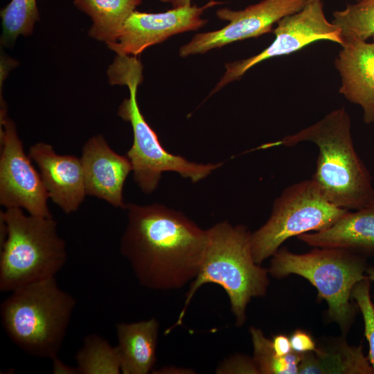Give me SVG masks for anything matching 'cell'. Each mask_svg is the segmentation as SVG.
Returning <instances> with one entry per match:
<instances>
[{
    "label": "cell",
    "instance_id": "8",
    "mask_svg": "<svg viewBox=\"0 0 374 374\" xmlns=\"http://www.w3.org/2000/svg\"><path fill=\"white\" fill-rule=\"evenodd\" d=\"M348 211L328 202L312 179L287 187L275 199L268 220L251 233L254 261L260 265L286 240L327 229Z\"/></svg>",
    "mask_w": 374,
    "mask_h": 374
},
{
    "label": "cell",
    "instance_id": "18",
    "mask_svg": "<svg viewBox=\"0 0 374 374\" xmlns=\"http://www.w3.org/2000/svg\"><path fill=\"white\" fill-rule=\"evenodd\" d=\"M159 323L152 318L116 325L121 373L147 374L154 366Z\"/></svg>",
    "mask_w": 374,
    "mask_h": 374
},
{
    "label": "cell",
    "instance_id": "22",
    "mask_svg": "<svg viewBox=\"0 0 374 374\" xmlns=\"http://www.w3.org/2000/svg\"><path fill=\"white\" fill-rule=\"evenodd\" d=\"M253 347V361L260 374H297L302 354L292 351L280 357L274 351L271 339L260 329H249Z\"/></svg>",
    "mask_w": 374,
    "mask_h": 374
},
{
    "label": "cell",
    "instance_id": "4",
    "mask_svg": "<svg viewBox=\"0 0 374 374\" xmlns=\"http://www.w3.org/2000/svg\"><path fill=\"white\" fill-rule=\"evenodd\" d=\"M142 72V64L136 56L126 55H117L107 70L111 84L125 85L130 91V97L119 106L118 114L132 127L133 143L126 156L132 163L135 182L143 193H151L164 172H177L193 183L207 177L222 163H197L168 152L144 118L136 98Z\"/></svg>",
    "mask_w": 374,
    "mask_h": 374
},
{
    "label": "cell",
    "instance_id": "12",
    "mask_svg": "<svg viewBox=\"0 0 374 374\" xmlns=\"http://www.w3.org/2000/svg\"><path fill=\"white\" fill-rule=\"evenodd\" d=\"M221 3L211 0L201 7L189 5L158 13L134 10L124 24L116 42L107 47L117 55L136 56L146 48L174 35L203 27L207 20L201 18L202 13Z\"/></svg>",
    "mask_w": 374,
    "mask_h": 374
},
{
    "label": "cell",
    "instance_id": "10",
    "mask_svg": "<svg viewBox=\"0 0 374 374\" xmlns=\"http://www.w3.org/2000/svg\"><path fill=\"white\" fill-rule=\"evenodd\" d=\"M0 204L6 208H24L30 215L52 217L49 195L42 179L23 148L15 125L1 109L0 114Z\"/></svg>",
    "mask_w": 374,
    "mask_h": 374
},
{
    "label": "cell",
    "instance_id": "15",
    "mask_svg": "<svg viewBox=\"0 0 374 374\" xmlns=\"http://www.w3.org/2000/svg\"><path fill=\"white\" fill-rule=\"evenodd\" d=\"M335 66L341 78L339 93L362 108L365 123H374V42H345Z\"/></svg>",
    "mask_w": 374,
    "mask_h": 374
},
{
    "label": "cell",
    "instance_id": "29",
    "mask_svg": "<svg viewBox=\"0 0 374 374\" xmlns=\"http://www.w3.org/2000/svg\"><path fill=\"white\" fill-rule=\"evenodd\" d=\"M164 3H170L173 8H179L186 6H189L190 4V0H160Z\"/></svg>",
    "mask_w": 374,
    "mask_h": 374
},
{
    "label": "cell",
    "instance_id": "30",
    "mask_svg": "<svg viewBox=\"0 0 374 374\" xmlns=\"http://www.w3.org/2000/svg\"><path fill=\"white\" fill-rule=\"evenodd\" d=\"M366 276L368 277V278L371 281H374V268L373 267H368L366 270Z\"/></svg>",
    "mask_w": 374,
    "mask_h": 374
},
{
    "label": "cell",
    "instance_id": "32",
    "mask_svg": "<svg viewBox=\"0 0 374 374\" xmlns=\"http://www.w3.org/2000/svg\"><path fill=\"white\" fill-rule=\"evenodd\" d=\"M372 41L374 42V36L372 37Z\"/></svg>",
    "mask_w": 374,
    "mask_h": 374
},
{
    "label": "cell",
    "instance_id": "16",
    "mask_svg": "<svg viewBox=\"0 0 374 374\" xmlns=\"http://www.w3.org/2000/svg\"><path fill=\"white\" fill-rule=\"evenodd\" d=\"M297 237L314 247L341 248L371 256L374 253V205L348 210L327 229Z\"/></svg>",
    "mask_w": 374,
    "mask_h": 374
},
{
    "label": "cell",
    "instance_id": "28",
    "mask_svg": "<svg viewBox=\"0 0 374 374\" xmlns=\"http://www.w3.org/2000/svg\"><path fill=\"white\" fill-rule=\"evenodd\" d=\"M53 365V373H78L77 368H71L65 365L57 357L52 359Z\"/></svg>",
    "mask_w": 374,
    "mask_h": 374
},
{
    "label": "cell",
    "instance_id": "27",
    "mask_svg": "<svg viewBox=\"0 0 374 374\" xmlns=\"http://www.w3.org/2000/svg\"><path fill=\"white\" fill-rule=\"evenodd\" d=\"M271 341L274 351L280 357L285 356L293 351L290 337L285 335H276L272 338Z\"/></svg>",
    "mask_w": 374,
    "mask_h": 374
},
{
    "label": "cell",
    "instance_id": "23",
    "mask_svg": "<svg viewBox=\"0 0 374 374\" xmlns=\"http://www.w3.org/2000/svg\"><path fill=\"white\" fill-rule=\"evenodd\" d=\"M3 33L1 43H13L22 35H30L35 23L39 19L36 0H12L1 9Z\"/></svg>",
    "mask_w": 374,
    "mask_h": 374
},
{
    "label": "cell",
    "instance_id": "3",
    "mask_svg": "<svg viewBox=\"0 0 374 374\" xmlns=\"http://www.w3.org/2000/svg\"><path fill=\"white\" fill-rule=\"evenodd\" d=\"M208 231V242L199 271L190 283L177 321L166 333L181 324L188 304L203 285L215 283L224 289L238 327L246 321V309L251 299L267 293L269 271L253 260L248 229L224 221Z\"/></svg>",
    "mask_w": 374,
    "mask_h": 374
},
{
    "label": "cell",
    "instance_id": "5",
    "mask_svg": "<svg viewBox=\"0 0 374 374\" xmlns=\"http://www.w3.org/2000/svg\"><path fill=\"white\" fill-rule=\"evenodd\" d=\"M75 305V298L52 278L11 292L1 305V323L24 352L52 359L62 347Z\"/></svg>",
    "mask_w": 374,
    "mask_h": 374
},
{
    "label": "cell",
    "instance_id": "20",
    "mask_svg": "<svg viewBox=\"0 0 374 374\" xmlns=\"http://www.w3.org/2000/svg\"><path fill=\"white\" fill-rule=\"evenodd\" d=\"M75 359L78 373H121L117 346H112L105 339L96 335H90L84 338Z\"/></svg>",
    "mask_w": 374,
    "mask_h": 374
},
{
    "label": "cell",
    "instance_id": "11",
    "mask_svg": "<svg viewBox=\"0 0 374 374\" xmlns=\"http://www.w3.org/2000/svg\"><path fill=\"white\" fill-rule=\"evenodd\" d=\"M308 0H262L241 10L219 9L220 19L229 21L222 29L199 33L179 50L181 57L204 53L228 44L270 33L285 16L301 10Z\"/></svg>",
    "mask_w": 374,
    "mask_h": 374
},
{
    "label": "cell",
    "instance_id": "21",
    "mask_svg": "<svg viewBox=\"0 0 374 374\" xmlns=\"http://www.w3.org/2000/svg\"><path fill=\"white\" fill-rule=\"evenodd\" d=\"M332 16V22L340 28L344 44L353 39L367 41L374 36V0L348 3Z\"/></svg>",
    "mask_w": 374,
    "mask_h": 374
},
{
    "label": "cell",
    "instance_id": "2",
    "mask_svg": "<svg viewBox=\"0 0 374 374\" xmlns=\"http://www.w3.org/2000/svg\"><path fill=\"white\" fill-rule=\"evenodd\" d=\"M310 141L319 149L312 179L331 204L347 210L374 205L372 177L357 154L351 122L344 107L333 109L317 123L276 142L261 146H293Z\"/></svg>",
    "mask_w": 374,
    "mask_h": 374
},
{
    "label": "cell",
    "instance_id": "6",
    "mask_svg": "<svg viewBox=\"0 0 374 374\" xmlns=\"http://www.w3.org/2000/svg\"><path fill=\"white\" fill-rule=\"evenodd\" d=\"M0 290L55 278L66 261L64 240L53 217L24 215L21 208L1 212Z\"/></svg>",
    "mask_w": 374,
    "mask_h": 374
},
{
    "label": "cell",
    "instance_id": "31",
    "mask_svg": "<svg viewBox=\"0 0 374 374\" xmlns=\"http://www.w3.org/2000/svg\"><path fill=\"white\" fill-rule=\"evenodd\" d=\"M355 2H359V1H364V0H355Z\"/></svg>",
    "mask_w": 374,
    "mask_h": 374
},
{
    "label": "cell",
    "instance_id": "9",
    "mask_svg": "<svg viewBox=\"0 0 374 374\" xmlns=\"http://www.w3.org/2000/svg\"><path fill=\"white\" fill-rule=\"evenodd\" d=\"M276 25L274 30L275 39L269 46L252 57L225 64L226 72L212 93L262 61L294 53L321 40L341 46L344 44L340 28L326 19L322 0H308L301 10L284 17Z\"/></svg>",
    "mask_w": 374,
    "mask_h": 374
},
{
    "label": "cell",
    "instance_id": "14",
    "mask_svg": "<svg viewBox=\"0 0 374 374\" xmlns=\"http://www.w3.org/2000/svg\"><path fill=\"white\" fill-rule=\"evenodd\" d=\"M28 156L39 168L49 198L66 213L77 211L87 195L80 159L57 154L45 143L32 145Z\"/></svg>",
    "mask_w": 374,
    "mask_h": 374
},
{
    "label": "cell",
    "instance_id": "25",
    "mask_svg": "<svg viewBox=\"0 0 374 374\" xmlns=\"http://www.w3.org/2000/svg\"><path fill=\"white\" fill-rule=\"evenodd\" d=\"M218 373H259L253 361L244 355H235L226 360L217 370Z\"/></svg>",
    "mask_w": 374,
    "mask_h": 374
},
{
    "label": "cell",
    "instance_id": "13",
    "mask_svg": "<svg viewBox=\"0 0 374 374\" xmlns=\"http://www.w3.org/2000/svg\"><path fill=\"white\" fill-rule=\"evenodd\" d=\"M80 161L87 195L125 209L123 188L132 171L128 157L114 152L103 136L97 135L84 143Z\"/></svg>",
    "mask_w": 374,
    "mask_h": 374
},
{
    "label": "cell",
    "instance_id": "26",
    "mask_svg": "<svg viewBox=\"0 0 374 374\" xmlns=\"http://www.w3.org/2000/svg\"><path fill=\"white\" fill-rule=\"evenodd\" d=\"M292 349L298 353H305L317 349V342L312 335L298 329L293 332L290 337Z\"/></svg>",
    "mask_w": 374,
    "mask_h": 374
},
{
    "label": "cell",
    "instance_id": "24",
    "mask_svg": "<svg viewBox=\"0 0 374 374\" xmlns=\"http://www.w3.org/2000/svg\"><path fill=\"white\" fill-rule=\"evenodd\" d=\"M371 280L367 276L355 285L351 298L359 308L364 323V335L368 342V359L374 369V305L370 295Z\"/></svg>",
    "mask_w": 374,
    "mask_h": 374
},
{
    "label": "cell",
    "instance_id": "7",
    "mask_svg": "<svg viewBox=\"0 0 374 374\" xmlns=\"http://www.w3.org/2000/svg\"><path fill=\"white\" fill-rule=\"evenodd\" d=\"M363 253L335 247H317L296 254L283 247L271 256L269 274L282 278L296 274L307 279L328 304L327 315L344 335L352 326L358 310L351 301L356 283L366 278L367 258Z\"/></svg>",
    "mask_w": 374,
    "mask_h": 374
},
{
    "label": "cell",
    "instance_id": "17",
    "mask_svg": "<svg viewBox=\"0 0 374 374\" xmlns=\"http://www.w3.org/2000/svg\"><path fill=\"white\" fill-rule=\"evenodd\" d=\"M299 374H374L362 346H350L344 337L317 344L314 351L302 354Z\"/></svg>",
    "mask_w": 374,
    "mask_h": 374
},
{
    "label": "cell",
    "instance_id": "1",
    "mask_svg": "<svg viewBox=\"0 0 374 374\" xmlns=\"http://www.w3.org/2000/svg\"><path fill=\"white\" fill-rule=\"evenodd\" d=\"M120 251L139 283L157 291L184 287L197 277L208 242L202 229L163 204H126Z\"/></svg>",
    "mask_w": 374,
    "mask_h": 374
},
{
    "label": "cell",
    "instance_id": "19",
    "mask_svg": "<svg viewBox=\"0 0 374 374\" xmlns=\"http://www.w3.org/2000/svg\"><path fill=\"white\" fill-rule=\"evenodd\" d=\"M141 0H74V6L89 15L91 37L110 44L116 42L122 28Z\"/></svg>",
    "mask_w": 374,
    "mask_h": 374
}]
</instances>
